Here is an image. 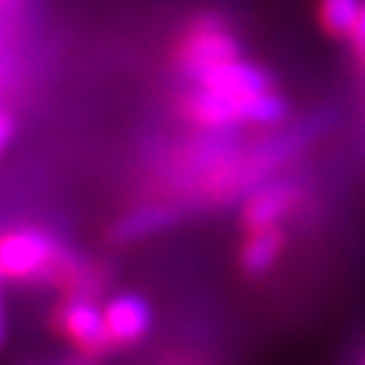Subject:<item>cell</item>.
Instances as JSON below:
<instances>
[{
  "label": "cell",
  "instance_id": "6da1fadb",
  "mask_svg": "<svg viewBox=\"0 0 365 365\" xmlns=\"http://www.w3.org/2000/svg\"><path fill=\"white\" fill-rule=\"evenodd\" d=\"M75 259L43 230H9L0 236V277L4 282L49 285L66 282Z\"/></svg>",
  "mask_w": 365,
  "mask_h": 365
},
{
  "label": "cell",
  "instance_id": "7a4b0ae2",
  "mask_svg": "<svg viewBox=\"0 0 365 365\" xmlns=\"http://www.w3.org/2000/svg\"><path fill=\"white\" fill-rule=\"evenodd\" d=\"M239 55H242V41L230 29V24L216 12H205L196 21H190V26L181 35L173 52V66L181 83H187L205 75L207 69Z\"/></svg>",
  "mask_w": 365,
  "mask_h": 365
},
{
  "label": "cell",
  "instance_id": "3957f363",
  "mask_svg": "<svg viewBox=\"0 0 365 365\" xmlns=\"http://www.w3.org/2000/svg\"><path fill=\"white\" fill-rule=\"evenodd\" d=\"M58 331L83 354V356H104L113 351L107 322H104V308L96 305L93 297L72 294L61 302L58 314Z\"/></svg>",
  "mask_w": 365,
  "mask_h": 365
},
{
  "label": "cell",
  "instance_id": "277c9868",
  "mask_svg": "<svg viewBox=\"0 0 365 365\" xmlns=\"http://www.w3.org/2000/svg\"><path fill=\"white\" fill-rule=\"evenodd\" d=\"M302 196H305V190L297 178H288V175L264 178L262 185H256L245 196V205H242L245 230L282 225V219H288L302 205Z\"/></svg>",
  "mask_w": 365,
  "mask_h": 365
},
{
  "label": "cell",
  "instance_id": "5b68a950",
  "mask_svg": "<svg viewBox=\"0 0 365 365\" xmlns=\"http://www.w3.org/2000/svg\"><path fill=\"white\" fill-rule=\"evenodd\" d=\"M190 216V205L181 199H161V202H150V205H135L130 210H124L107 230L110 242L115 245H135L144 239H153L164 230L178 227Z\"/></svg>",
  "mask_w": 365,
  "mask_h": 365
},
{
  "label": "cell",
  "instance_id": "8992f818",
  "mask_svg": "<svg viewBox=\"0 0 365 365\" xmlns=\"http://www.w3.org/2000/svg\"><path fill=\"white\" fill-rule=\"evenodd\" d=\"M196 86H207L213 93L222 96H233V98H245L253 93H264V89H273V75L267 69H262L259 63L239 58H230L213 69H207L205 75H199L196 81H187Z\"/></svg>",
  "mask_w": 365,
  "mask_h": 365
},
{
  "label": "cell",
  "instance_id": "52a82bcc",
  "mask_svg": "<svg viewBox=\"0 0 365 365\" xmlns=\"http://www.w3.org/2000/svg\"><path fill=\"white\" fill-rule=\"evenodd\" d=\"M104 322H107V334H110L113 348H127V345H135L147 336V331L153 325V311H150V302L144 297L118 294L107 302Z\"/></svg>",
  "mask_w": 365,
  "mask_h": 365
},
{
  "label": "cell",
  "instance_id": "ba28073f",
  "mask_svg": "<svg viewBox=\"0 0 365 365\" xmlns=\"http://www.w3.org/2000/svg\"><path fill=\"white\" fill-rule=\"evenodd\" d=\"M282 247H285L282 225L247 230V239L242 242V250H239L242 273L245 277H262V273H267L282 256Z\"/></svg>",
  "mask_w": 365,
  "mask_h": 365
},
{
  "label": "cell",
  "instance_id": "9c48e42d",
  "mask_svg": "<svg viewBox=\"0 0 365 365\" xmlns=\"http://www.w3.org/2000/svg\"><path fill=\"white\" fill-rule=\"evenodd\" d=\"M362 0H322L319 4V21L322 29L334 38H348L356 15H359Z\"/></svg>",
  "mask_w": 365,
  "mask_h": 365
},
{
  "label": "cell",
  "instance_id": "30bf717a",
  "mask_svg": "<svg viewBox=\"0 0 365 365\" xmlns=\"http://www.w3.org/2000/svg\"><path fill=\"white\" fill-rule=\"evenodd\" d=\"M348 38H351L354 52H356V55L365 61V4L359 6V15H356V21H354V26H351Z\"/></svg>",
  "mask_w": 365,
  "mask_h": 365
},
{
  "label": "cell",
  "instance_id": "8fae6325",
  "mask_svg": "<svg viewBox=\"0 0 365 365\" xmlns=\"http://www.w3.org/2000/svg\"><path fill=\"white\" fill-rule=\"evenodd\" d=\"M12 135H15V118H12L9 113L0 110V153H4V150L9 147Z\"/></svg>",
  "mask_w": 365,
  "mask_h": 365
},
{
  "label": "cell",
  "instance_id": "7c38bea8",
  "mask_svg": "<svg viewBox=\"0 0 365 365\" xmlns=\"http://www.w3.org/2000/svg\"><path fill=\"white\" fill-rule=\"evenodd\" d=\"M9 339V319H6V297H4V277H0V351Z\"/></svg>",
  "mask_w": 365,
  "mask_h": 365
},
{
  "label": "cell",
  "instance_id": "4fadbf2b",
  "mask_svg": "<svg viewBox=\"0 0 365 365\" xmlns=\"http://www.w3.org/2000/svg\"><path fill=\"white\" fill-rule=\"evenodd\" d=\"M24 6H26V0H0V12L15 15V18H21Z\"/></svg>",
  "mask_w": 365,
  "mask_h": 365
},
{
  "label": "cell",
  "instance_id": "5bb4252c",
  "mask_svg": "<svg viewBox=\"0 0 365 365\" xmlns=\"http://www.w3.org/2000/svg\"><path fill=\"white\" fill-rule=\"evenodd\" d=\"M359 362H362V365H365V351H362V354H359Z\"/></svg>",
  "mask_w": 365,
  "mask_h": 365
}]
</instances>
